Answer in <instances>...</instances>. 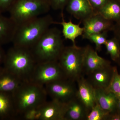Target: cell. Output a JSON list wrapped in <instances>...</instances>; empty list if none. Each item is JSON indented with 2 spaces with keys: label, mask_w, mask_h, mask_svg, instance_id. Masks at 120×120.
Masks as SVG:
<instances>
[{
  "label": "cell",
  "mask_w": 120,
  "mask_h": 120,
  "mask_svg": "<svg viewBox=\"0 0 120 120\" xmlns=\"http://www.w3.org/2000/svg\"><path fill=\"white\" fill-rule=\"evenodd\" d=\"M54 23L51 15L46 14L17 24L13 45L31 49Z\"/></svg>",
  "instance_id": "cell-1"
},
{
  "label": "cell",
  "mask_w": 120,
  "mask_h": 120,
  "mask_svg": "<svg viewBox=\"0 0 120 120\" xmlns=\"http://www.w3.org/2000/svg\"><path fill=\"white\" fill-rule=\"evenodd\" d=\"M12 94L17 118L45 103L48 96L45 87L29 80L24 81Z\"/></svg>",
  "instance_id": "cell-2"
},
{
  "label": "cell",
  "mask_w": 120,
  "mask_h": 120,
  "mask_svg": "<svg viewBox=\"0 0 120 120\" xmlns=\"http://www.w3.org/2000/svg\"><path fill=\"white\" fill-rule=\"evenodd\" d=\"M65 47L61 32L50 28L30 49L37 64L58 61Z\"/></svg>",
  "instance_id": "cell-3"
},
{
  "label": "cell",
  "mask_w": 120,
  "mask_h": 120,
  "mask_svg": "<svg viewBox=\"0 0 120 120\" xmlns=\"http://www.w3.org/2000/svg\"><path fill=\"white\" fill-rule=\"evenodd\" d=\"M37 64L30 49L13 45L6 52L3 65L7 71L26 81Z\"/></svg>",
  "instance_id": "cell-4"
},
{
  "label": "cell",
  "mask_w": 120,
  "mask_h": 120,
  "mask_svg": "<svg viewBox=\"0 0 120 120\" xmlns=\"http://www.w3.org/2000/svg\"><path fill=\"white\" fill-rule=\"evenodd\" d=\"M51 8L49 0H15L8 12L18 24L46 15Z\"/></svg>",
  "instance_id": "cell-5"
},
{
  "label": "cell",
  "mask_w": 120,
  "mask_h": 120,
  "mask_svg": "<svg viewBox=\"0 0 120 120\" xmlns=\"http://www.w3.org/2000/svg\"><path fill=\"white\" fill-rule=\"evenodd\" d=\"M84 47H65L58 61L67 79L76 82L83 73Z\"/></svg>",
  "instance_id": "cell-6"
},
{
  "label": "cell",
  "mask_w": 120,
  "mask_h": 120,
  "mask_svg": "<svg viewBox=\"0 0 120 120\" xmlns=\"http://www.w3.org/2000/svg\"><path fill=\"white\" fill-rule=\"evenodd\" d=\"M66 79L58 61L37 64L29 81L45 87L53 82Z\"/></svg>",
  "instance_id": "cell-7"
},
{
  "label": "cell",
  "mask_w": 120,
  "mask_h": 120,
  "mask_svg": "<svg viewBox=\"0 0 120 120\" xmlns=\"http://www.w3.org/2000/svg\"><path fill=\"white\" fill-rule=\"evenodd\" d=\"M76 82L65 79L45 86L47 95L52 99L67 103L77 96Z\"/></svg>",
  "instance_id": "cell-8"
},
{
  "label": "cell",
  "mask_w": 120,
  "mask_h": 120,
  "mask_svg": "<svg viewBox=\"0 0 120 120\" xmlns=\"http://www.w3.org/2000/svg\"><path fill=\"white\" fill-rule=\"evenodd\" d=\"M67 103L52 99L36 109L37 120H64Z\"/></svg>",
  "instance_id": "cell-9"
},
{
  "label": "cell",
  "mask_w": 120,
  "mask_h": 120,
  "mask_svg": "<svg viewBox=\"0 0 120 120\" xmlns=\"http://www.w3.org/2000/svg\"><path fill=\"white\" fill-rule=\"evenodd\" d=\"M84 31L83 38L86 39L91 35L112 30L114 22L98 13H95L82 21Z\"/></svg>",
  "instance_id": "cell-10"
},
{
  "label": "cell",
  "mask_w": 120,
  "mask_h": 120,
  "mask_svg": "<svg viewBox=\"0 0 120 120\" xmlns=\"http://www.w3.org/2000/svg\"><path fill=\"white\" fill-rule=\"evenodd\" d=\"M83 73L87 75L97 69L110 65L109 61L98 55L97 51L90 45L84 47Z\"/></svg>",
  "instance_id": "cell-11"
},
{
  "label": "cell",
  "mask_w": 120,
  "mask_h": 120,
  "mask_svg": "<svg viewBox=\"0 0 120 120\" xmlns=\"http://www.w3.org/2000/svg\"><path fill=\"white\" fill-rule=\"evenodd\" d=\"M77 97L83 103L89 112L97 104L95 89L87 79L82 75L76 81Z\"/></svg>",
  "instance_id": "cell-12"
},
{
  "label": "cell",
  "mask_w": 120,
  "mask_h": 120,
  "mask_svg": "<svg viewBox=\"0 0 120 120\" xmlns=\"http://www.w3.org/2000/svg\"><path fill=\"white\" fill-rule=\"evenodd\" d=\"M113 70L114 67L110 65L90 73L86 79L94 88L106 90L111 82Z\"/></svg>",
  "instance_id": "cell-13"
},
{
  "label": "cell",
  "mask_w": 120,
  "mask_h": 120,
  "mask_svg": "<svg viewBox=\"0 0 120 120\" xmlns=\"http://www.w3.org/2000/svg\"><path fill=\"white\" fill-rule=\"evenodd\" d=\"M65 8L68 13L82 22L96 13L88 0H69Z\"/></svg>",
  "instance_id": "cell-14"
},
{
  "label": "cell",
  "mask_w": 120,
  "mask_h": 120,
  "mask_svg": "<svg viewBox=\"0 0 120 120\" xmlns=\"http://www.w3.org/2000/svg\"><path fill=\"white\" fill-rule=\"evenodd\" d=\"M89 112L77 96L67 103L64 120H86Z\"/></svg>",
  "instance_id": "cell-15"
},
{
  "label": "cell",
  "mask_w": 120,
  "mask_h": 120,
  "mask_svg": "<svg viewBox=\"0 0 120 120\" xmlns=\"http://www.w3.org/2000/svg\"><path fill=\"white\" fill-rule=\"evenodd\" d=\"M95 89L97 103L109 114L116 112L118 100L116 95L104 89Z\"/></svg>",
  "instance_id": "cell-16"
},
{
  "label": "cell",
  "mask_w": 120,
  "mask_h": 120,
  "mask_svg": "<svg viewBox=\"0 0 120 120\" xmlns=\"http://www.w3.org/2000/svg\"><path fill=\"white\" fill-rule=\"evenodd\" d=\"M17 118L12 94L0 92V119L11 120Z\"/></svg>",
  "instance_id": "cell-17"
},
{
  "label": "cell",
  "mask_w": 120,
  "mask_h": 120,
  "mask_svg": "<svg viewBox=\"0 0 120 120\" xmlns=\"http://www.w3.org/2000/svg\"><path fill=\"white\" fill-rule=\"evenodd\" d=\"M17 24L10 17L0 14V45L12 42Z\"/></svg>",
  "instance_id": "cell-18"
},
{
  "label": "cell",
  "mask_w": 120,
  "mask_h": 120,
  "mask_svg": "<svg viewBox=\"0 0 120 120\" xmlns=\"http://www.w3.org/2000/svg\"><path fill=\"white\" fill-rule=\"evenodd\" d=\"M24 81L4 68L0 75V92L13 94Z\"/></svg>",
  "instance_id": "cell-19"
},
{
  "label": "cell",
  "mask_w": 120,
  "mask_h": 120,
  "mask_svg": "<svg viewBox=\"0 0 120 120\" xmlns=\"http://www.w3.org/2000/svg\"><path fill=\"white\" fill-rule=\"evenodd\" d=\"M62 21L60 22H55L54 24H60L62 26V34L63 37L66 39L70 40L73 45H75V40L78 37L82 36L83 34V27H81L80 23L75 24L71 20L66 22L64 19L62 12Z\"/></svg>",
  "instance_id": "cell-20"
},
{
  "label": "cell",
  "mask_w": 120,
  "mask_h": 120,
  "mask_svg": "<svg viewBox=\"0 0 120 120\" xmlns=\"http://www.w3.org/2000/svg\"><path fill=\"white\" fill-rule=\"evenodd\" d=\"M112 22H120V1L110 0L97 12Z\"/></svg>",
  "instance_id": "cell-21"
},
{
  "label": "cell",
  "mask_w": 120,
  "mask_h": 120,
  "mask_svg": "<svg viewBox=\"0 0 120 120\" xmlns=\"http://www.w3.org/2000/svg\"><path fill=\"white\" fill-rule=\"evenodd\" d=\"M107 53L110 56L111 59L114 62H118L120 56V46L118 41L115 38L107 39L105 43Z\"/></svg>",
  "instance_id": "cell-22"
},
{
  "label": "cell",
  "mask_w": 120,
  "mask_h": 120,
  "mask_svg": "<svg viewBox=\"0 0 120 120\" xmlns=\"http://www.w3.org/2000/svg\"><path fill=\"white\" fill-rule=\"evenodd\" d=\"M109 114L97 103L88 114L86 120H107Z\"/></svg>",
  "instance_id": "cell-23"
},
{
  "label": "cell",
  "mask_w": 120,
  "mask_h": 120,
  "mask_svg": "<svg viewBox=\"0 0 120 120\" xmlns=\"http://www.w3.org/2000/svg\"><path fill=\"white\" fill-rule=\"evenodd\" d=\"M105 90L116 95L120 93V75L116 67H114L112 80L109 86Z\"/></svg>",
  "instance_id": "cell-24"
},
{
  "label": "cell",
  "mask_w": 120,
  "mask_h": 120,
  "mask_svg": "<svg viewBox=\"0 0 120 120\" xmlns=\"http://www.w3.org/2000/svg\"><path fill=\"white\" fill-rule=\"evenodd\" d=\"M108 31H104L98 34H94L88 36L86 39L90 40L95 45L96 50L100 51L102 45H105L107 40Z\"/></svg>",
  "instance_id": "cell-25"
},
{
  "label": "cell",
  "mask_w": 120,
  "mask_h": 120,
  "mask_svg": "<svg viewBox=\"0 0 120 120\" xmlns=\"http://www.w3.org/2000/svg\"><path fill=\"white\" fill-rule=\"evenodd\" d=\"M51 8L62 11L66 7L69 0H49Z\"/></svg>",
  "instance_id": "cell-26"
},
{
  "label": "cell",
  "mask_w": 120,
  "mask_h": 120,
  "mask_svg": "<svg viewBox=\"0 0 120 120\" xmlns=\"http://www.w3.org/2000/svg\"><path fill=\"white\" fill-rule=\"evenodd\" d=\"M15 0H0V14L9 11Z\"/></svg>",
  "instance_id": "cell-27"
},
{
  "label": "cell",
  "mask_w": 120,
  "mask_h": 120,
  "mask_svg": "<svg viewBox=\"0 0 120 120\" xmlns=\"http://www.w3.org/2000/svg\"><path fill=\"white\" fill-rule=\"evenodd\" d=\"M94 11L97 13L110 0H88Z\"/></svg>",
  "instance_id": "cell-28"
},
{
  "label": "cell",
  "mask_w": 120,
  "mask_h": 120,
  "mask_svg": "<svg viewBox=\"0 0 120 120\" xmlns=\"http://www.w3.org/2000/svg\"><path fill=\"white\" fill-rule=\"evenodd\" d=\"M112 31L113 32L114 38H116L118 41L120 49V22L116 23L114 24ZM117 63L120 66V56Z\"/></svg>",
  "instance_id": "cell-29"
},
{
  "label": "cell",
  "mask_w": 120,
  "mask_h": 120,
  "mask_svg": "<svg viewBox=\"0 0 120 120\" xmlns=\"http://www.w3.org/2000/svg\"><path fill=\"white\" fill-rule=\"evenodd\" d=\"M6 52L2 48V46L0 45V65H3L5 56H6Z\"/></svg>",
  "instance_id": "cell-30"
},
{
  "label": "cell",
  "mask_w": 120,
  "mask_h": 120,
  "mask_svg": "<svg viewBox=\"0 0 120 120\" xmlns=\"http://www.w3.org/2000/svg\"><path fill=\"white\" fill-rule=\"evenodd\" d=\"M107 120H120V114L117 112L109 114Z\"/></svg>",
  "instance_id": "cell-31"
},
{
  "label": "cell",
  "mask_w": 120,
  "mask_h": 120,
  "mask_svg": "<svg viewBox=\"0 0 120 120\" xmlns=\"http://www.w3.org/2000/svg\"><path fill=\"white\" fill-rule=\"evenodd\" d=\"M116 112L120 114V99H118Z\"/></svg>",
  "instance_id": "cell-32"
},
{
  "label": "cell",
  "mask_w": 120,
  "mask_h": 120,
  "mask_svg": "<svg viewBox=\"0 0 120 120\" xmlns=\"http://www.w3.org/2000/svg\"><path fill=\"white\" fill-rule=\"evenodd\" d=\"M4 69V67L3 65H0V75L2 73Z\"/></svg>",
  "instance_id": "cell-33"
},
{
  "label": "cell",
  "mask_w": 120,
  "mask_h": 120,
  "mask_svg": "<svg viewBox=\"0 0 120 120\" xmlns=\"http://www.w3.org/2000/svg\"><path fill=\"white\" fill-rule=\"evenodd\" d=\"M117 97V98L118 99H120V93L116 95Z\"/></svg>",
  "instance_id": "cell-34"
},
{
  "label": "cell",
  "mask_w": 120,
  "mask_h": 120,
  "mask_svg": "<svg viewBox=\"0 0 120 120\" xmlns=\"http://www.w3.org/2000/svg\"><path fill=\"white\" fill-rule=\"evenodd\" d=\"M118 0L119 1H120V0Z\"/></svg>",
  "instance_id": "cell-35"
},
{
  "label": "cell",
  "mask_w": 120,
  "mask_h": 120,
  "mask_svg": "<svg viewBox=\"0 0 120 120\" xmlns=\"http://www.w3.org/2000/svg\"></svg>",
  "instance_id": "cell-36"
}]
</instances>
